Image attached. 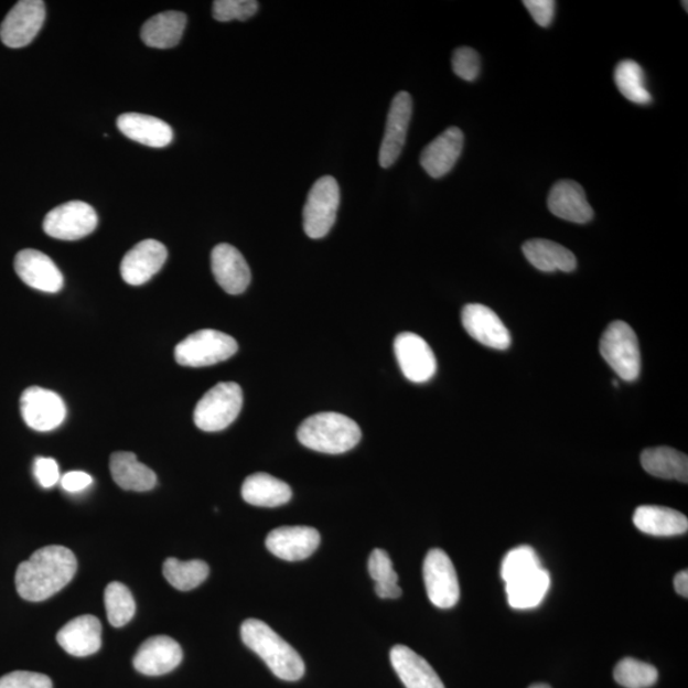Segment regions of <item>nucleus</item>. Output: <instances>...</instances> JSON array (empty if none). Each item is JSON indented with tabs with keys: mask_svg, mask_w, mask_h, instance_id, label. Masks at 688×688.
<instances>
[{
	"mask_svg": "<svg viewBox=\"0 0 688 688\" xmlns=\"http://www.w3.org/2000/svg\"><path fill=\"white\" fill-rule=\"evenodd\" d=\"M93 477L86 472L73 471L65 473L62 479V487L68 493L76 494L92 486Z\"/></svg>",
	"mask_w": 688,
	"mask_h": 688,
	"instance_id": "37998d69",
	"label": "nucleus"
},
{
	"mask_svg": "<svg viewBox=\"0 0 688 688\" xmlns=\"http://www.w3.org/2000/svg\"><path fill=\"white\" fill-rule=\"evenodd\" d=\"M213 276L229 294H240L251 281L250 268L243 254L233 245L219 244L211 254Z\"/></svg>",
	"mask_w": 688,
	"mask_h": 688,
	"instance_id": "f3484780",
	"label": "nucleus"
},
{
	"mask_svg": "<svg viewBox=\"0 0 688 688\" xmlns=\"http://www.w3.org/2000/svg\"><path fill=\"white\" fill-rule=\"evenodd\" d=\"M111 476L122 490L146 493L158 483L154 472L149 466L138 462L133 453L118 452L110 459Z\"/></svg>",
	"mask_w": 688,
	"mask_h": 688,
	"instance_id": "bb28decb",
	"label": "nucleus"
},
{
	"mask_svg": "<svg viewBox=\"0 0 688 688\" xmlns=\"http://www.w3.org/2000/svg\"><path fill=\"white\" fill-rule=\"evenodd\" d=\"M368 572L376 583L375 592L381 600H397L401 595L398 576L390 557L380 548H375L368 559Z\"/></svg>",
	"mask_w": 688,
	"mask_h": 688,
	"instance_id": "72a5a7b5",
	"label": "nucleus"
},
{
	"mask_svg": "<svg viewBox=\"0 0 688 688\" xmlns=\"http://www.w3.org/2000/svg\"><path fill=\"white\" fill-rule=\"evenodd\" d=\"M97 224V213L93 206L86 202L72 201L47 213L44 232L57 240L75 241L93 234Z\"/></svg>",
	"mask_w": 688,
	"mask_h": 688,
	"instance_id": "1a4fd4ad",
	"label": "nucleus"
},
{
	"mask_svg": "<svg viewBox=\"0 0 688 688\" xmlns=\"http://www.w3.org/2000/svg\"><path fill=\"white\" fill-rule=\"evenodd\" d=\"M390 662L407 688H445L429 662L408 646H395L390 652Z\"/></svg>",
	"mask_w": 688,
	"mask_h": 688,
	"instance_id": "5701e85b",
	"label": "nucleus"
},
{
	"mask_svg": "<svg viewBox=\"0 0 688 688\" xmlns=\"http://www.w3.org/2000/svg\"><path fill=\"white\" fill-rule=\"evenodd\" d=\"M256 0H216L213 3V18L219 22L247 21L258 12Z\"/></svg>",
	"mask_w": 688,
	"mask_h": 688,
	"instance_id": "4c0bfd02",
	"label": "nucleus"
},
{
	"mask_svg": "<svg viewBox=\"0 0 688 688\" xmlns=\"http://www.w3.org/2000/svg\"><path fill=\"white\" fill-rule=\"evenodd\" d=\"M209 576V567L201 560L180 561L171 557L163 563V577L178 591H193L204 583Z\"/></svg>",
	"mask_w": 688,
	"mask_h": 688,
	"instance_id": "473e14b6",
	"label": "nucleus"
},
{
	"mask_svg": "<svg viewBox=\"0 0 688 688\" xmlns=\"http://www.w3.org/2000/svg\"><path fill=\"white\" fill-rule=\"evenodd\" d=\"M15 273L32 289L55 293L64 286V277L54 261L35 249L21 250L14 258Z\"/></svg>",
	"mask_w": 688,
	"mask_h": 688,
	"instance_id": "dca6fc26",
	"label": "nucleus"
},
{
	"mask_svg": "<svg viewBox=\"0 0 688 688\" xmlns=\"http://www.w3.org/2000/svg\"><path fill=\"white\" fill-rule=\"evenodd\" d=\"M101 622L95 616H80L68 622L56 635V642L73 657H88L101 648Z\"/></svg>",
	"mask_w": 688,
	"mask_h": 688,
	"instance_id": "4be33fe9",
	"label": "nucleus"
},
{
	"mask_svg": "<svg viewBox=\"0 0 688 688\" xmlns=\"http://www.w3.org/2000/svg\"><path fill=\"white\" fill-rule=\"evenodd\" d=\"M183 660L182 646L169 636H154L138 649L133 665L139 674L162 676L174 670Z\"/></svg>",
	"mask_w": 688,
	"mask_h": 688,
	"instance_id": "6ab92c4d",
	"label": "nucleus"
},
{
	"mask_svg": "<svg viewBox=\"0 0 688 688\" xmlns=\"http://www.w3.org/2000/svg\"><path fill=\"white\" fill-rule=\"evenodd\" d=\"M34 473L37 482L44 488H52L61 479L60 465L52 458H37Z\"/></svg>",
	"mask_w": 688,
	"mask_h": 688,
	"instance_id": "a19ab883",
	"label": "nucleus"
},
{
	"mask_svg": "<svg viewBox=\"0 0 688 688\" xmlns=\"http://www.w3.org/2000/svg\"><path fill=\"white\" fill-rule=\"evenodd\" d=\"M237 348V342L226 333L203 330L178 344L175 358L182 366L204 367L226 362Z\"/></svg>",
	"mask_w": 688,
	"mask_h": 688,
	"instance_id": "423d86ee",
	"label": "nucleus"
},
{
	"mask_svg": "<svg viewBox=\"0 0 688 688\" xmlns=\"http://www.w3.org/2000/svg\"><path fill=\"white\" fill-rule=\"evenodd\" d=\"M676 592L685 598L688 596V572L687 570L679 571L675 578Z\"/></svg>",
	"mask_w": 688,
	"mask_h": 688,
	"instance_id": "c03bdc74",
	"label": "nucleus"
},
{
	"mask_svg": "<svg viewBox=\"0 0 688 688\" xmlns=\"http://www.w3.org/2000/svg\"><path fill=\"white\" fill-rule=\"evenodd\" d=\"M423 579L429 600L438 609H453L461 598V587L450 557L433 548L423 562Z\"/></svg>",
	"mask_w": 688,
	"mask_h": 688,
	"instance_id": "6e6552de",
	"label": "nucleus"
},
{
	"mask_svg": "<svg viewBox=\"0 0 688 688\" xmlns=\"http://www.w3.org/2000/svg\"><path fill=\"white\" fill-rule=\"evenodd\" d=\"M412 110L413 101L408 93H399L393 98L379 152L381 168H390L404 151Z\"/></svg>",
	"mask_w": 688,
	"mask_h": 688,
	"instance_id": "ddd939ff",
	"label": "nucleus"
},
{
	"mask_svg": "<svg viewBox=\"0 0 688 688\" xmlns=\"http://www.w3.org/2000/svg\"><path fill=\"white\" fill-rule=\"evenodd\" d=\"M547 204L552 215L569 223L588 224L594 216L583 186L572 180L557 182L548 194Z\"/></svg>",
	"mask_w": 688,
	"mask_h": 688,
	"instance_id": "aec40b11",
	"label": "nucleus"
},
{
	"mask_svg": "<svg viewBox=\"0 0 688 688\" xmlns=\"http://www.w3.org/2000/svg\"><path fill=\"white\" fill-rule=\"evenodd\" d=\"M550 585V573L544 568L539 569L506 584L507 602L515 610L536 609L544 602Z\"/></svg>",
	"mask_w": 688,
	"mask_h": 688,
	"instance_id": "c756f323",
	"label": "nucleus"
},
{
	"mask_svg": "<svg viewBox=\"0 0 688 688\" xmlns=\"http://www.w3.org/2000/svg\"><path fill=\"white\" fill-rule=\"evenodd\" d=\"M241 495L250 505L277 507L290 502L292 490L286 482L268 473H256L245 480Z\"/></svg>",
	"mask_w": 688,
	"mask_h": 688,
	"instance_id": "cd10ccee",
	"label": "nucleus"
},
{
	"mask_svg": "<svg viewBox=\"0 0 688 688\" xmlns=\"http://www.w3.org/2000/svg\"><path fill=\"white\" fill-rule=\"evenodd\" d=\"M395 351L400 370L409 381L422 384L437 374V357L420 335L400 333L395 341Z\"/></svg>",
	"mask_w": 688,
	"mask_h": 688,
	"instance_id": "f8f14e48",
	"label": "nucleus"
},
{
	"mask_svg": "<svg viewBox=\"0 0 688 688\" xmlns=\"http://www.w3.org/2000/svg\"><path fill=\"white\" fill-rule=\"evenodd\" d=\"M241 638L250 651L266 662L273 675L283 681H299L305 675V663L300 654L266 622L256 619L244 621Z\"/></svg>",
	"mask_w": 688,
	"mask_h": 688,
	"instance_id": "f03ea898",
	"label": "nucleus"
},
{
	"mask_svg": "<svg viewBox=\"0 0 688 688\" xmlns=\"http://www.w3.org/2000/svg\"><path fill=\"white\" fill-rule=\"evenodd\" d=\"M23 421L29 428L40 432L53 431L67 416L63 399L56 393L31 387L22 393L20 400Z\"/></svg>",
	"mask_w": 688,
	"mask_h": 688,
	"instance_id": "9b49d317",
	"label": "nucleus"
},
{
	"mask_svg": "<svg viewBox=\"0 0 688 688\" xmlns=\"http://www.w3.org/2000/svg\"><path fill=\"white\" fill-rule=\"evenodd\" d=\"M601 355L622 380L634 381L642 372L641 347L627 323L613 322L602 335Z\"/></svg>",
	"mask_w": 688,
	"mask_h": 688,
	"instance_id": "39448f33",
	"label": "nucleus"
},
{
	"mask_svg": "<svg viewBox=\"0 0 688 688\" xmlns=\"http://www.w3.org/2000/svg\"><path fill=\"white\" fill-rule=\"evenodd\" d=\"M341 193L337 180L323 176L311 187L302 212L304 229L310 239H322L330 234L340 207Z\"/></svg>",
	"mask_w": 688,
	"mask_h": 688,
	"instance_id": "0eeeda50",
	"label": "nucleus"
},
{
	"mask_svg": "<svg viewBox=\"0 0 688 688\" xmlns=\"http://www.w3.org/2000/svg\"><path fill=\"white\" fill-rule=\"evenodd\" d=\"M613 676L619 685L626 688H648L658 681L657 668L634 658L620 660Z\"/></svg>",
	"mask_w": 688,
	"mask_h": 688,
	"instance_id": "c9c22d12",
	"label": "nucleus"
},
{
	"mask_svg": "<svg viewBox=\"0 0 688 688\" xmlns=\"http://www.w3.org/2000/svg\"><path fill=\"white\" fill-rule=\"evenodd\" d=\"M168 259L165 245L158 240H143L130 249L121 260L120 273L128 284L141 286L158 275Z\"/></svg>",
	"mask_w": 688,
	"mask_h": 688,
	"instance_id": "2eb2a0df",
	"label": "nucleus"
},
{
	"mask_svg": "<svg viewBox=\"0 0 688 688\" xmlns=\"http://www.w3.org/2000/svg\"><path fill=\"white\" fill-rule=\"evenodd\" d=\"M614 82L622 96L637 105H648L653 101L645 73L641 64L634 61H622L614 69Z\"/></svg>",
	"mask_w": 688,
	"mask_h": 688,
	"instance_id": "2f4dec72",
	"label": "nucleus"
},
{
	"mask_svg": "<svg viewBox=\"0 0 688 688\" xmlns=\"http://www.w3.org/2000/svg\"><path fill=\"white\" fill-rule=\"evenodd\" d=\"M321 545V535L310 527H281L270 531L266 539L269 552L284 561L308 559Z\"/></svg>",
	"mask_w": 688,
	"mask_h": 688,
	"instance_id": "a211bd4d",
	"label": "nucleus"
},
{
	"mask_svg": "<svg viewBox=\"0 0 688 688\" xmlns=\"http://www.w3.org/2000/svg\"><path fill=\"white\" fill-rule=\"evenodd\" d=\"M523 252L529 264L540 272L552 273L560 270L570 273L578 266L577 257L569 249L551 240H528L523 245Z\"/></svg>",
	"mask_w": 688,
	"mask_h": 688,
	"instance_id": "a878e982",
	"label": "nucleus"
},
{
	"mask_svg": "<svg viewBox=\"0 0 688 688\" xmlns=\"http://www.w3.org/2000/svg\"><path fill=\"white\" fill-rule=\"evenodd\" d=\"M0 688H53V682L36 671L15 670L0 678Z\"/></svg>",
	"mask_w": 688,
	"mask_h": 688,
	"instance_id": "ea45409f",
	"label": "nucleus"
},
{
	"mask_svg": "<svg viewBox=\"0 0 688 688\" xmlns=\"http://www.w3.org/2000/svg\"><path fill=\"white\" fill-rule=\"evenodd\" d=\"M298 438L302 445L325 454H342L362 440V429L350 417L322 412L301 423Z\"/></svg>",
	"mask_w": 688,
	"mask_h": 688,
	"instance_id": "7ed1b4c3",
	"label": "nucleus"
},
{
	"mask_svg": "<svg viewBox=\"0 0 688 688\" xmlns=\"http://www.w3.org/2000/svg\"><path fill=\"white\" fill-rule=\"evenodd\" d=\"M453 71L459 78L473 82L481 72L480 55L472 47H458L453 54Z\"/></svg>",
	"mask_w": 688,
	"mask_h": 688,
	"instance_id": "58836bf2",
	"label": "nucleus"
},
{
	"mask_svg": "<svg viewBox=\"0 0 688 688\" xmlns=\"http://www.w3.org/2000/svg\"><path fill=\"white\" fill-rule=\"evenodd\" d=\"M529 688H551V687L545 684H536V685H531Z\"/></svg>",
	"mask_w": 688,
	"mask_h": 688,
	"instance_id": "a18cd8bd",
	"label": "nucleus"
},
{
	"mask_svg": "<svg viewBox=\"0 0 688 688\" xmlns=\"http://www.w3.org/2000/svg\"><path fill=\"white\" fill-rule=\"evenodd\" d=\"M243 390L236 383H219L203 396L195 407L196 428L206 432L223 431L240 415Z\"/></svg>",
	"mask_w": 688,
	"mask_h": 688,
	"instance_id": "20e7f679",
	"label": "nucleus"
},
{
	"mask_svg": "<svg viewBox=\"0 0 688 688\" xmlns=\"http://www.w3.org/2000/svg\"><path fill=\"white\" fill-rule=\"evenodd\" d=\"M462 323L466 333L483 346L507 350L512 335L494 310L481 304H470L462 311Z\"/></svg>",
	"mask_w": 688,
	"mask_h": 688,
	"instance_id": "4468645a",
	"label": "nucleus"
},
{
	"mask_svg": "<svg viewBox=\"0 0 688 688\" xmlns=\"http://www.w3.org/2000/svg\"><path fill=\"white\" fill-rule=\"evenodd\" d=\"M531 18L540 28H548L553 21L556 2L553 0H524Z\"/></svg>",
	"mask_w": 688,
	"mask_h": 688,
	"instance_id": "79ce46f5",
	"label": "nucleus"
},
{
	"mask_svg": "<svg viewBox=\"0 0 688 688\" xmlns=\"http://www.w3.org/2000/svg\"><path fill=\"white\" fill-rule=\"evenodd\" d=\"M542 569L539 557L529 546H520L507 552L502 565V577L505 584L529 576V573Z\"/></svg>",
	"mask_w": 688,
	"mask_h": 688,
	"instance_id": "e433bc0d",
	"label": "nucleus"
},
{
	"mask_svg": "<svg viewBox=\"0 0 688 688\" xmlns=\"http://www.w3.org/2000/svg\"><path fill=\"white\" fill-rule=\"evenodd\" d=\"M186 15L169 11L153 15L143 24L141 37L147 46L154 49L174 47L182 40L186 28Z\"/></svg>",
	"mask_w": 688,
	"mask_h": 688,
	"instance_id": "c85d7f7f",
	"label": "nucleus"
},
{
	"mask_svg": "<svg viewBox=\"0 0 688 688\" xmlns=\"http://www.w3.org/2000/svg\"><path fill=\"white\" fill-rule=\"evenodd\" d=\"M118 128L122 135L132 141L162 149L172 142L174 133L168 122L150 117V115L129 112L122 114L117 120Z\"/></svg>",
	"mask_w": 688,
	"mask_h": 688,
	"instance_id": "b1692460",
	"label": "nucleus"
},
{
	"mask_svg": "<svg viewBox=\"0 0 688 688\" xmlns=\"http://www.w3.org/2000/svg\"><path fill=\"white\" fill-rule=\"evenodd\" d=\"M76 571V556L68 548L47 546L20 563L15 588L23 600L43 602L67 587Z\"/></svg>",
	"mask_w": 688,
	"mask_h": 688,
	"instance_id": "f257e3e1",
	"label": "nucleus"
},
{
	"mask_svg": "<svg viewBox=\"0 0 688 688\" xmlns=\"http://www.w3.org/2000/svg\"><path fill=\"white\" fill-rule=\"evenodd\" d=\"M45 18L43 0H21L6 15L0 26V40L12 49L28 46L43 28Z\"/></svg>",
	"mask_w": 688,
	"mask_h": 688,
	"instance_id": "9d476101",
	"label": "nucleus"
},
{
	"mask_svg": "<svg viewBox=\"0 0 688 688\" xmlns=\"http://www.w3.org/2000/svg\"><path fill=\"white\" fill-rule=\"evenodd\" d=\"M106 614L110 625L122 627L128 624L136 614V602L129 589L118 581H114L105 591Z\"/></svg>",
	"mask_w": 688,
	"mask_h": 688,
	"instance_id": "f704fd0d",
	"label": "nucleus"
},
{
	"mask_svg": "<svg viewBox=\"0 0 688 688\" xmlns=\"http://www.w3.org/2000/svg\"><path fill=\"white\" fill-rule=\"evenodd\" d=\"M634 524L643 534L655 537H671L687 534V516L669 507L657 505L638 506Z\"/></svg>",
	"mask_w": 688,
	"mask_h": 688,
	"instance_id": "393cba45",
	"label": "nucleus"
},
{
	"mask_svg": "<svg viewBox=\"0 0 688 688\" xmlns=\"http://www.w3.org/2000/svg\"><path fill=\"white\" fill-rule=\"evenodd\" d=\"M642 465L654 477L688 482V458L675 449H646L642 454Z\"/></svg>",
	"mask_w": 688,
	"mask_h": 688,
	"instance_id": "7c9ffc66",
	"label": "nucleus"
},
{
	"mask_svg": "<svg viewBox=\"0 0 688 688\" xmlns=\"http://www.w3.org/2000/svg\"><path fill=\"white\" fill-rule=\"evenodd\" d=\"M463 146L462 130L456 127L448 128L424 147L420 160L423 170L433 179L445 176L461 158Z\"/></svg>",
	"mask_w": 688,
	"mask_h": 688,
	"instance_id": "412c9836",
	"label": "nucleus"
}]
</instances>
